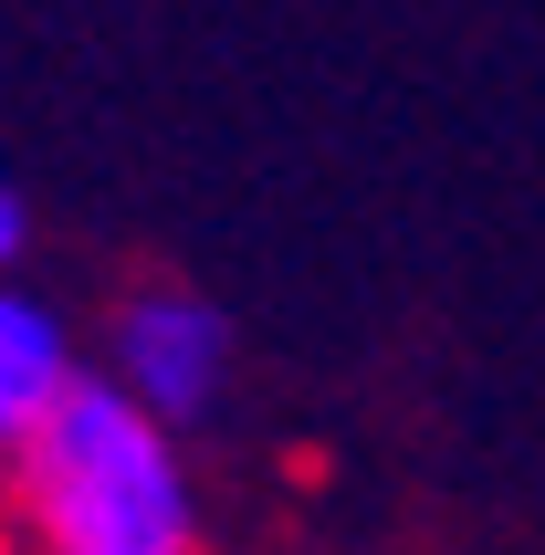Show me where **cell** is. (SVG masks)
Instances as JSON below:
<instances>
[{"label":"cell","mask_w":545,"mask_h":555,"mask_svg":"<svg viewBox=\"0 0 545 555\" xmlns=\"http://www.w3.org/2000/svg\"><path fill=\"white\" fill-rule=\"evenodd\" d=\"M0 525L22 555H200V472L85 367L0 462Z\"/></svg>","instance_id":"1"},{"label":"cell","mask_w":545,"mask_h":555,"mask_svg":"<svg viewBox=\"0 0 545 555\" xmlns=\"http://www.w3.org/2000/svg\"><path fill=\"white\" fill-rule=\"evenodd\" d=\"M231 367H242V336H231V314L200 294V283H137L116 294L105 314V388L137 399L157 430H200L220 399H231Z\"/></svg>","instance_id":"2"},{"label":"cell","mask_w":545,"mask_h":555,"mask_svg":"<svg viewBox=\"0 0 545 555\" xmlns=\"http://www.w3.org/2000/svg\"><path fill=\"white\" fill-rule=\"evenodd\" d=\"M85 377V346H74V325H63L42 294H31L22 273H0V462L31 440V420L63 399Z\"/></svg>","instance_id":"3"},{"label":"cell","mask_w":545,"mask_h":555,"mask_svg":"<svg viewBox=\"0 0 545 555\" xmlns=\"http://www.w3.org/2000/svg\"><path fill=\"white\" fill-rule=\"evenodd\" d=\"M22 251H31V199L0 179V273H22Z\"/></svg>","instance_id":"4"},{"label":"cell","mask_w":545,"mask_h":555,"mask_svg":"<svg viewBox=\"0 0 545 555\" xmlns=\"http://www.w3.org/2000/svg\"><path fill=\"white\" fill-rule=\"evenodd\" d=\"M0 555H22V545H11V525H0Z\"/></svg>","instance_id":"5"},{"label":"cell","mask_w":545,"mask_h":555,"mask_svg":"<svg viewBox=\"0 0 545 555\" xmlns=\"http://www.w3.org/2000/svg\"><path fill=\"white\" fill-rule=\"evenodd\" d=\"M200 555H211V545H200Z\"/></svg>","instance_id":"6"}]
</instances>
